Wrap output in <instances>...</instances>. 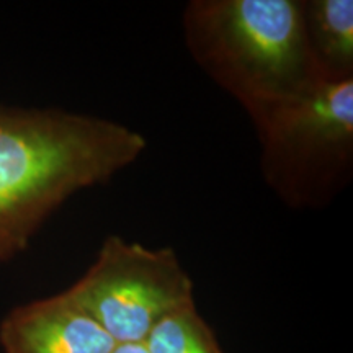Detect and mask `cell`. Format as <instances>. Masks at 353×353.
Returning a JSON list of instances; mask_svg holds the SVG:
<instances>
[{
	"instance_id": "6da1fadb",
	"label": "cell",
	"mask_w": 353,
	"mask_h": 353,
	"mask_svg": "<svg viewBox=\"0 0 353 353\" xmlns=\"http://www.w3.org/2000/svg\"><path fill=\"white\" fill-rule=\"evenodd\" d=\"M145 145L138 131L99 117L0 107V260L23 252L64 201L131 165Z\"/></svg>"
},
{
	"instance_id": "7a4b0ae2",
	"label": "cell",
	"mask_w": 353,
	"mask_h": 353,
	"mask_svg": "<svg viewBox=\"0 0 353 353\" xmlns=\"http://www.w3.org/2000/svg\"><path fill=\"white\" fill-rule=\"evenodd\" d=\"M183 32L193 61L250 118L329 81L309 48L298 0H193Z\"/></svg>"
},
{
	"instance_id": "3957f363",
	"label": "cell",
	"mask_w": 353,
	"mask_h": 353,
	"mask_svg": "<svg viewBox=\"0 0 353 353\" xmlns=\"http://www.w3.org/2000/svg\"><path fill=\"white\" fill-rule=\"evenodd\" d=\"M262 172L291 208H322L345 190L353 169V77L325 81L250 118Z\"/></svg>"
},
{
	"instance_id": "277c9868",
	"label": "cell",
	"mask_w": 353,
	"mask_h": 353,
	"mask_svg": "<svg viewBox=\"0 0 353 353\" xmlns=\"http://www.w3.org/2000/svg\"><path fill=\"white\" fill-rule=\"evenodd\" d=\"M69 296L121 343H144L152 329L193 303L192 278L172 249L108 236Z\"/></svg>"
},
{
	"instance_id": "5b68a950",
	"label": "cell",
	"mask_w": 353,
	"mask_h": 353,
	"mask_svg": "<svg viewBox=\"0 0 353 353\" xmlns=\"http://www.w3.org/2000/svg\"><path fill=\"white\" fill-rule=\"evenodd\" d=\"M0 345L3 353H113L118 343L64 291L8 312Z\"/></svg>"
},
{
	"instance_id": "8992f818",
	"label": "cell",
	"mask_w": 353,
	"mask_h": 353,
	"mask_svg": "<svg viewBox=\"0 0 353 353\" xmlns=\"http://www.w3.org/2000/svg\"><path fill=\"white\" fill-rule=\"evenodd\" d=\"M309 48L329 81L353 77V2L309 0L303 2Z\"/></svg>"
},
{
	"instance_id": "52a82bcc",
	"label": "cell",
	"mask_w": 353,
	"mask_h": 353,
	"mask_svg": "<svg viewBox=\"0 0 353 353\" xmlns=\"http://www.w3.org/2000/svg\"><path fill=\"white\" fill-rule=\"evenodd\" d=\"M143 345L148 353H224L195 301L159 322Z\"/></svg>"
},
{
	"instance_id": "ba28073f",
	"label": "cell",
	"mask_w": 353,
	"mask_h": 353,
	"mask_svg": "<svg viewBox=\"0 0 353 353\" xmlns=\"http://www.w3.org/2000/svg\"><path fill=\"white\" fill-rule=\"evenodd\" d=\"M113 353H148L143 343H121L117 345Z\"/></svg>"
}]
</instances>
